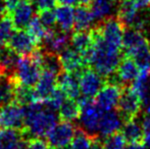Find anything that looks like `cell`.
<instances>
[{
  "label": "cell",
  "instance_id": "45",
  "mask_svg": "<svg viewBox=\"0 0 150 149\" xmlns=\"http://www.w3.org/2000/svg\"><path fill=\"white\" fill-rule=\"evenodd\" d=\"M126 149H145V147L142 143H133L130 144V146L126 147Z\"/></svg>",
  "mask_w": 150,
  "mask_h": 149
},
{
  "label": "cell",
  "instance_id": "18",
  "mask_svg": "<svg viewBox=\"0 0 150 149\" xmlns=\"http://www.w3.org/2000/svg\"><path fill=\"white\" fill-rule=\"evenodd\" d=\"M115 72H117V79L119 80L120 84H129L133 83L136 80L140 70L131 56L125 55L120 59Z\"/></svg>",
  "mask_w": 150,
  "mask_h": 149
},
{
  "label": "cell",
  "instance_id": "22",
  "mask_svg": "<svg viewBox=\"0 0 150 149\" xmlns=\"http://www.w3.org/2000/svg\"><path fill=\"white\" fill-rule=\"evenodd\" d=\"M131 88L140 97L142 103L146 104L150 100V72L140 71Z\"/></svg>",
  "mask_w": 150,
  "mask_h": 149
},
{
  "label": "cell",
  "instance_id": "54",
  "mask_svg": "<svg viewBox=\"0 0 150 149\" xmlns=\"http://www.w3.org/2000/svg\"><path fill=\"white\" fill-rule=\"evenodd\" d=\"M111 1H115V0H111Z\"/></svg>",
  "mask_w": 150,
  "mask_h": 149
},
{
  "label": "cell",
  "instance_id": "50",
  "mask_svg": "<svg viewBox=\"0 0 150 149\" xmlns=\"http://www.w3.org/2000/svg\"><path fill=\"white\" fill-rule=\"evenodd\" d=\"M0 149H3V144H2L1 140H0Z\"/></svg>",
  "mask_w": 150,
  "mask_h": 149
},
{
  "label": "cell",
  "instance_id": "39",
  "mask_svg": "<svg viewBox=\"0 0 150 149\" xmlns=\"http://www.w3.org/2000/svg\"><path fill=\"white\" fill-rule=\"evenodd\" d=\"M141 126L143 130V142L150 147V117H145Z\"/></svg>",
  "mask_w": 150,
  "mask_h": 149
},
{
  "label": "cell",
  "instance_id": "16",
  "mask_svg": "<svg viewBox=\"0 0 150 149\" xmlns=\"http://www.w3.org/2000/svg\"><path fill=\"white\" fill-rule=\"evenodd\" d=\"M56 87H57V76L48 71H42L41 76L34 87L38 101H45Z\"/></svg>",
  "mask_w": 150,
  "mask_h": 149
},
{
  "label": "cell",
  "instance_id": "17",
  "mask_svg": "<svg viewBox=\"0 0 150 149\" xmlns=\"http://www.w3.org/2000/svg\"><path fill=\"white\" fill-rule=\"evenodd\" d=\"M150 43L143 32L137 30L135 28L125 29L124 36H122V47L125 49L127 55H131L133 52L137 49L141 48L142 46Z\"/></svg>",
  "mask_w": 150,
  "mask_h": 149
},
{
  "label": "cell",
  "instance_id": "21",
  "mask_svg": "<svg viewBox=\"0 0 150 149\" xmlns=\"http://www.w3.org/2000/svg\"><path fill=\"white\" fill-rule=\"evenodd\" d=\"M93 34L91 30H84V31H76L71 37V47L76 49L78 52L87 57L93 47Z\"/></svg>",
  "mask_w": 150,
  "mask_h": 149
},
{
  "label": "cell",
  "instance_id": "25",
  "mask_svg": "<svg viewBox=\"0 0 150 149\" xmlns=\"http://www.w3.org/2000/svg\"><path fill=\"white\" fill-rule=\"evenodd\" d=\"M120 130H122V135L124 136L125 140L130 144L143 142L142 126L135 119L125 121V124H122Z\"/></svg>",
  "mask_w": 150,
  "mask_h": 149
},
{
  "label": "cell",
  "instance_id": "46",
  "mask_svg": "<svg viewBox=\"0 0 150 149\" xmlns=\"http://www.w3.org/2000/svg\"><path fill=\"white\" fill-rule=\"evenodd\" d=\"M90 149H103V145L101 144V142L98 139H96L93 142L92 146L90 147Z\"/></svg>",
  "mask_w": 150,
  "mask_h": 149
},
{
  "label": "cell",
  "instance_id": "14",
  "mask_svg": "<svg viewBox=\"0 0 150 149\" xmlns=\"http://www.w3.org/2000/svg\"><path fill=\"white\" fill-rule=\"evenodd\" d=\"M71 42L67 32L64 31H56L55 29H47L45 38H44L42 44L44 45V49L48 51L54 52V53H59L64 48L69 46Z\"/></svg>",
  "mask_w": 150,
  "mask_h": 149
},
{
  "label": "cell",
  "instance_id": "42",
  "mask_svg": "<svg viewBox=\"0 0 150 149\" xmlns=\"http://www.w3.org/2000/svg\"><path fill=\"white\" fill-rule=\"evenodd\" d=\"M22 1H23V0H2L5 13L9 14L10 12L14 9V7H16V6Z\"/></svg>",
  "mask_w": 150,
  "mask_h": 149
},
{
  "label": "cell",
  "instance_id": "24",
  "mask_svg": "<svg viewBox=\"0 0 150 149\" xmlns=\"http://www.w3.org/2000/svg\"><path fill=\"white\" fill-rule=\"evenodd\" d=\"M55 18L61 31L69 32L75 25V9L69 5H59L55 9Z\"/></svg>",
  "mask_w": 150,
  "mask_h": 149
},
{
  "label": "cell",
  "instance_id": "49",
  "mask_svg": "<svg viewBox=\"0 0 150 149\" xmlns=\"http://www.w3.org/2000/svg\"><path fill=\"white\" fill-rule=\"evenodd\" d=\"M0 11L3 12V9H2V2H1V3H0ZM3 13H4V12H3Z\"/></svg>",
  "mask_w": 150,
  "mask_h": 149
},
{
  "label": "cell",
  "instance_id": "55",
  "mask_svg": "<svg viewBox=\"0 0 150 149\" xmlns=\"http://www.w3.org/2000/svg\"><path fill=\"white\" fill-rule=\"evenodd\" d=\"M149 6H150V0H149Z\"/></svg>",
  "mask_w": 150,
  "mask_h": 149
},
{
  "label": "cell",
  "instance_id": "51",
  "mask_svg": "<svg viewBox=\"0 0 150 149\" xmlns=\"http://www.w3.org/2000/svg\"><path fill=\"white\" fill-rule=\"evenodd\" d=\"M4 14H5V13H3V12H1V11H0V20H1V18L4 16Z\"/></svg>",
  "mask_w": 150,
  "mask_h": 149
},
{
  "label": "cell",
  "instance_id": "33",
  "mask_svg": "<svg viewBox=\"0 0 150 149\" xmlns=\"http://www.w3.org/2000/svg\"><path fill=\"white\" fill-rule=\"evenodd\" d=\"M96 139L97 137L86 133L83 130H77L71 142L69 149H90L93 142Z\"/></svg>",
  "mask_w": 150,
  "mask_h": 149
},
{
  "label": "cell",
  "instance_id": "37",
  "mask_svg": "<svg viewBox=\"0 0 150 149\" xmlns=\"http://www.w3.org/2000/svg\"><path fill=\"white\" fill-rule=\"evenodd\" d=\"M38 18L46 29H53L56 24L55 12L52 10V8L38 10Z\"/></svg>",
  "mask_w": 150,
  "mask_h": 149
},
{
  "label": "cell",
  "instance_id": "47",
  "mask_svg": "<svg viewBox=\"0 0 150 149\" xmlns=\"http://www.w3.org/2000/svg\"><path fill=\"white\" fill-rule=\"evenodd\" d=\"M93 1H94V0H80V2H81L82 4H84V5H90Z\"/></svg>",
  "mask_w": 150,
  "mask_h": 149
},
{
  "label": "cell",
  "instance_id": "28",
  "mask_svg": "<svg viewBox=\"0 0 150 149\" xmlns=\"http://www.w3.org/2000/svg\"><path fill=\"white\" fill-rule=\"evenodd\" d=\"M40 61H41L42 71H48L58 76L62 73L60 60L57 53L48 51V50L40 49Z\"/></svg>",
  "mask_w": 150,
  "mask_h": 149
},
{
  "label": "cell",
  "instance_id": "29",
  "mask_svg": "<svg viewBox=\"0 0 150 149\" xmlns=\"http://www.w3.org/2000/svg\"><path fill=\"white\" fill-rule=\"evenodd\" d=\"M58 112H59L58 117H59L61 121L73 123L76 119H79L81 108H80L79 102H77L76 99L65 98V100L61 104Z\"/></svg>",
  "mask_w": 150,
  "mask_h": 149
},
{
  "label": "cell",
  "instance_id": "15",
  "mask_svg": "<svg viewBox=\"0 0 150 149\" xmlns=\"http://www.w3.org/2000/svg\"><path fill=\"white\" fill-rule=\"evenodd\" d=\"M122 117L119 112L112 110H105L102 112L98 126V133L102 137H107L117 133L122 126Z\"/></svg>",
  "mask_w": 150,
  "mask_h": 149
},
{
  "label": "cell",
  "instance_id": "52",
  "mask_svg": "<svg viewBox=\"0 0 150 149\" xmlns=\"http://www.w3.org/2000/svg\"><path fill=\"white\" fill-rule=\"evenodd\" d=\"M2 75H5V74H4V73L1 71V68H0V76H2Z\"/></svg>",
  "mask_w": 150,
  "mask_h": 149
},
{
  "label": "cell",
  "instance_id": "5",
  "mask_svg": "<svg viewBox=\"0 0 150 149\" xmlns=\"http://www.w3.org/2000/svg\"><path fill=\"white\" fill-rule=\"evenodd\" d=\"M125 28L126 27L117 18L108 16V18H104L99 26L96 27V30L100 35V37L103 39V41H105L107 44L113 46V47L120 49Z\"/></svg>",
  "mask_w": 150,
  "mask_h": 149
},
{
  "label": "cell",
  "instance_id": "12",
  "mask_svg": "<svg viewBox=\"0 0 150 149\" xmlns=\"http://www.w3.org/2000/svg\"><path fill=\"white\" fill-rule=\"evenodd\" d=\"M58 57L60 60L62 72L80 74L87 64L85 56L82 55L73 47L69 46L58 53Z\"/></svg>",
  "mask_w": 150,
  "mask_h": 149
},
{
  "label": "cell",
  "instance_id": "44",
  "mask_svg": "<svg viewBox=\"0 0 150 149\" xmlns=\"http://www.w3.org/2000/svg\"><path fill=\"white\" fill-rule=\"evenodd\" d=\"M139 8H145L149 6V0H134Z\"/></svg>",
  "mask_w": 150,
  "mask_h": 149
},
{
  "label": "cell",
  "instance_id": "23",
  "mask_svg": "<svg viewBox=\"0 0 150 149\" xmlns=\"http://www.w3.org/2000/svg\"><path fill=\"white\" fill-rule=\"evenodd\" d=\"M18 81L13 76H0V107L14 101V90Z\"/></svg>",
  "mask_w": 150,
  "mask_h": 149
},
{
  "label": "cell",
  "instance_id": "1",
  "mask_svg": "<svg viewBox=\"0 0 150 149\" xmlns=\"http://www.w3.org/2000/svg\"><path fill=\"white\" fill-rule=\"evenodd\" d=\"M57 121L55 110L46 106L44 102H34L25 106V138L29 140L34 137H45Z\"/></svg>",
  "mask_w": 150,
  "mask_h": 149
},
{
  "label": "cell",
  "instance_id": "30",
  "mask_svg": "<svg viewBox=\"0 0 150 149\" xmlns=\"http://www.w3.org/2000/svg\"><path fill=\"white\" fill-rule=\"evenodd\" d=\"M14 101L20 103L23 106H27L34 102H39L35 94L34 87L23 85L18 82L14 90Z\"/></svg>",
  "mask_w": 150,
  "mask_h": 149
},
{
  "label": "cell",
  "instance_id": "43",
  "mask_svg": "<svg viewBox=\"0 0 150 149\" xmlns=\"http://www.w3.org/2000/svg\"><path fill=\"white\" fill-rule=\"evenodd\" d=\"M80 2V0H56V3H59L61 5H69L73 6Z\"/></svg>",
  "mask_w": 150,
  "mask_h": 149
},
{
  "label": "cell",
  "instance_id": "8",
  "mask_svg": "<svg viewBox=\"0 0 150 149\" xmlns=\"http://www.w3.org/2000/svg\"><path fill=\"white\" fill-rule=\"evenodd\" d=\"M142 101L131 87L124 88L117 107L124 121L136 119L142 108Z\"/></svg>",
  "mask_w": 150,
  "mask_h": 149
},
{
  "label": "cell",
  "instance_id": "38",
  "mask_svg": "<svg viewBox=\"0 0 150 149\" xmlns=\"http://www.w3.org/2000/svg\"><path fill=\"white\" fill-rule=\"evenodd\" d=\"M28 149H52L43 138H30L28 140Z\"/></svg>",
  "mask_w": 150,
  "mask_h": 149
},
{
  "label": "cell",
  "instance_id": "48",
  "mask_svg": "<svg viewBox=\"0 0 150 149\" xmlns=\"http://www.w3.org/2000/svg\"><path fill=\"white\" fill-rule=\"evenodd\" d=\"M146 113H147V115L150 117V100L146 103Z\"/></svg>",
  "mask_w": 150,
  "mask_h": 149
},
{
  "label": "cell",
  "instance_id": "10",
  "mask_svg": "<svg viewBox=\"0 0 150 149\" xmlns=\"http://www.w3.org/2000/svg\"><path fill=\"white\" fill-rule=\"evenodd\" d=\"M105 82L103 77L99 75L96 71L86 68L79 75V87L80 92L85 97L93 98L97 95Z\"/></svg>",
  "mask_w": 150,
  "mask_h": 149
},
{
  "label": "cell",
  "instance_id": "9",
  "mask_svg": "<svg viewBox=\"0 0 150 149\" xmlns=\"http://www.w3.org/2000/svg\"><path fill=\"white\" fill-rule=\"evenodd\" d=\"M76 132L77 130L73 124L61 121L60 123L56 124L47 134V142L53 149L65 148L69 144H71Z\"/></svg>",
  "mask_w": 150,
  "mask_h": 149
},
{
  "label": "cell",
  "instance_id": "6",
  "mask_svg": "<svg viewBox=\"0 0 150 149\" xmlns=\"http://www.w3.org/2000/svg\"><path fill=\"white\" fill-rule=\"evenodd\" d=\"M25 129V107L12 101L0 107V129Z\"/></svg>",
  "mask_w": 150,
  "mask_h": 149
},
{
  "label": "cell",
  "instance_id": "13",
  "mask_svg": "<svg viewBox=\"0 0 150 149\" xmlns=\"http://www.w3.org/2000/svg\"><path fill=\"white\" fill-rule=\"evenodd\" d=\"M11 20L16 30H25L34 16L33 2L30 0H23L9 13Z\"/></svg>",
  "mask_w": 150,
  "mask_h": 149
},
{
  "label": "cell",
  "instance_id": "20",
  "mask_svg": "<svg viewBox=\"0 0 150 149\" xmlns=\"http://www.w3.org/2000/svg\"><path fill=\"white\" fill-rule=\"evenodd\" d=\"M138 7L134 0H120L117 7V16L125 27H134L138 20Z\"/></svg>",
  "mask_w": 150,
  "mask_h": 149
},
{
  "label": "cell",
  "instance_id": "32",
  "mask_svg": "<svg viewBox=\"0 0 150 149\" xmlns=\"http://www.w3.org/2000/svg\"><path fill=\"white\" fill-rule=\"evenodd\" d=\"M16 30V29L14 28L10 16L5 13L0 20V49L7 46L10 38Z\"/></svg>",
  "mask_w": 150,
  "mask_h": 149
},
{
  "label": "cell",
  "instance_id": "7",
  "mask_svg": "<svg viewBox=\"0 0 150 149\" xmlns=\"http://www.w3.org/2000/svg\"><path fill=\"white\" fill-rule=\"evenodd\" d=\"M122 89H124V87L119 82H106L101 87V89L99 90L97 95L95 96L96 97V102L95 103L103 112L112 110L113 108H115L117 106Z\"/></svg>",
  "mask_w": 150,
  "mask_h": 149
},
{
  "label": "cell",
  "instance_id": "11",
  "mask_svg": "<svg viewBox=\"0 0 150 149\" xmlns=\"http://www.w3.org/2000/svg\"><path fill=\"white\" fill-rule=\"evenodd\" d=\"M7 46L20 56L29 55L40 48V45L25 30H16L10 38Z\"/></svg>",
  "mask_w": 150,
  "mask_h": 149
},
{
  "label": "cell",
  "instance_id": "19",
  "mask_svg": "<svg viewBox=\"0 0 150 149\" xmlns=\"http://www.w3.org/2000/svg\"><path fill=\"white\" fill-rule=\"evenodd\" d=\"M79 75L75 73L62 72L57 76V86L64 92L65 96L71 99H77L80 96Z\"/></svg>",
  "mask_w": 150,
  "mask_h": 149
},
{
  "label": "cell",
  "instance_id": "2",
  "mask_svg": "<svg viewBox=\"0 0 150 149\" xmlns=\"http://www.w3.org/2000/svg\"><path fill=\"white\" fill-rule=\"evenodd\" d=\"M93 34V47L86 57L87 64L103 78L109 77L117 71L120 61V49L107 44L98 34L96 28L91 29Z\"/></svg>",
  "mask_w": 150,
  "mask_h": 149
},
{
  "label": "cell",
  "instance_id": "36",
  "mask_svg": "<svg viewBox=\"0 0 150 149\" xmlns=\"http://www.w3.org/2000/svg\"><path fill=\"white\" fill-rule=\"evenodd\" d=\"M126 140L122 133H115L107 136L103 142V149H126Z\"/></svg>",
  "mask_w": 150,
  "mask_h": 149
},
{
  "label": "cell",
  "instance_id": "40",
  "mask_svg": "<svg viewBox=\"0 0 150 149\" xmlns=\"http://www.w3.org/2000/svg\"><path fill=\"white\" fill-rule=\"evenodd\" d=\"M3 149H28V140L20 139L3 144Z\"/></svg>",
  "mask_w": 150,
  "mask_h": 149
},
{
  "label": "cell",
  "instance_id": "27",
  "mask_svg": "<svg viewBox=\"0 0 150 149\" xmlns=\"http://www.w3.org/2000/svg\"><path fill=\"white\" fill-rule=\"evenodd\" d=\"M20 55L8 46L0 49V68L5 75L13 76Z\"/></svg>",
  "mask_w": 150,
  "mask_h": 149
},
{
  "label": "cell",
  "instance_id": "4",
  "mask_svg": "<svg viewBox=\"0 0 150 149\" xmlns=\"http://www.w3.org/2000/svg\"><path fill=\"white\" fill-rule=\"evenodd\" d=\"M79 104L81 108L79 119L82 130L90 135L97 137L96 134L98 133L99 121H100L103 110L97 106L92 98L85 97V96L80 99Z\"/></svg>",
  "mask_w": 150,
  "mask_h": 149
},
{
  "label": "cell",
  "instance_id": "53",
  "mask_svg": "<svg viewBox=\"0 0 150 149\" xmlns=\"http://www.w3.org/2000/svg\"><path fill=\"white\" fill-rule=\"evenodd\" d=\"M30 1H32V2H34V1H35V0H30Z\"/></svg>",
  "mask_w": 150,
  "mask_h": 149
},
{
  "label": "cell",
  "instance_id": "41",
  "mask_svg": "<svg viewBox=\"0 0 150 149\" xmlns=\"http://www.w3.org/2000/svg\"><path fill=\"white\" fill-rule=\"evenodd\" d=\"M34 3H36L38 10L50 9L56 4V0H35Z\"/></svg>",
  "mask_w": 150,
  "mask_h": 149
},
{
  "label": "cell",
  "instance_id": "34",
  "mask_svg": "<svg viewBox=\"0 0 150 149\" xmlns=\"http://www.w3.org/2000/svg\"><path fill=\"white\" fill-rule=\"evenodd\" d=\"M27 29H28L29 34L35 39V41L37 42L39 45H41L44 38H45L47 29L41 24V22L39 20L38 16H33L31 22L29 23Z\"/></svg>",
  "mask_w": 150,
  "mask_h": 149
},
{
  "label": "cell",
  "instance_id": "35",
  "mask_svg": "<svg viewBox=\"0 0 150 149\" xmlns=\"http://www.w3.org/2000/svg\"><path fill=\"white\" fill-rule=\"evenodd\" d=\"M65 97H67V96H65L64 92L57 86V87L53 90V92L48 96L47 99L44 101V103H45L46 106H48L49 108H51V109L56 112V110L59 109L61 104H62L63 101L65 100Z\"/></svg>",
  "mask_w": 150,
  "mask_h": 149
},
{
  "label": "cell",
  "instance_id": "26",
  "mask_svg": "<svg viewBox=\"0 0 150 149\" xmlns=\"http://www.w3.org/2000/svg\"><path fill=\"white\" fill-rule=\"evenodd\" d=\"M95 18L93 16L92 11L88 5L81 4L75 9V25L74 29L76 31H84L89 30L92 26Z\"/></svg>",
  "mask_w": 150,
  "mask_h": 149
},
{
  "label": "cell",
  "instance_id": "31",
  "mask_svg": "<svg viewBox=\"0 0 150 149\" xmlns=\"http://www.w3.org/2000/svg\"><path fill=\"white\" fill-rule=\"evenodd\" d=\"M90 5V9L94 18L103 20L104 18L111 16V13L115 9V2L111 0H94Z\"/></svg>",
  "mask_w": 150,
  "mask_h": 149
},
{
  "label": "cell",
  "instance_id": "3",
  "mask_svg": "<svg viewBox=\"0 0 150 149\" xmlns=\"http://www.w3.org/2000/svg\"><path fill=\"white\" fill-rule=\"evenodd\" d=\"M42 73L40 61V48L29 55L18 57L13 77L20 84L35 87Z\"/></svg>",
  "mask_w": 150,
  "mask_h": 149
}]
</instances>
